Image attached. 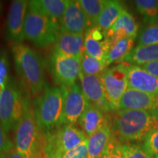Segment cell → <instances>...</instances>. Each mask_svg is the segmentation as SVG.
I'll return each mask as SVG.
<instances>
[{
    "label": "cell",
    "instance_id": "28",
    "mask_svg": "<svg viewBox=\"0 0 158 158\" xmlns=\"http://www.w3.org/2000/svg\"><path fill=\"white\" fill-rule=\"evenodd\" d=\"M10 79L9 55L7 49L0 48V96Z\"/></svg>",
    "mask_w": 158,
    "mask_h": 158
},
{
    "label": "cell",
    "instance_id": "29",
    "mask_svg": "<svg viewBox=\"0 0 158 158\" xmlns=\"http://www.w3.org/2000/svg\"><path fill=\"white\" fill-rule=\"evenodd\" d=\"M138 45L158 44V23L151 24L143 29L138 37Z\"/></svg>",
    "mask_w": 158,
    "mask_h": 158
},
{
    "label": "cell",
    "instance_id": "32",
    "mask_svg": "<svg viewBox=\"0 0 158 158\" xmlns=\"http://www.w3.org/2000/svg\"><path fill=\"white\" fill-rule=\"evenodd\" d=\"M13 148V144L0 122V158H5Z\"/></svg>",
    "mask_w": 158,
    "mask_h": 158
},
{
    "label": "cell",
    "instance_id": "6",
    "mask_svg": "<svg viewBox=\"0 0 158 158\" xmlns=\"http://www.w3.org/2000/svg\"><path fill=\"white\" fill-rule=\"evenodd\" d=\"M26 96L13 78L0 96V122L6 133L15 130L22 117Z\"/></svg>",
    "mask_w": 158,
    "mask_h": 158
},
{
    "label": "cell",
    "instance_id": "11",
    "mask_svg": "<svg viewBox=\"0 0 158 158\" xmlns=\"http://www.w3.org/2000/svg\"><path fill=\"white\" fill-rule=\"evenodd\" d=\"M81 85L76 83L68 88L65 96L61 126L72 125L78 122L84 110L89 106Z\"/></svg>",
    "mask_w": 158,
    "mask_h": 158
},
{
    "label": "cell",
    "instance_id": "38",
    "mask_svg": "<svg viewBox=\"0 0 158 158\" xmlns=\"http://www.w3.org/2000/svg\"><path fill=\"white\" fill-rule=\"evenodd\" d=\"M31 158H37V156H33V157H31Z\"/></svg>",
    "mask_w": 158,
    "mask_h": 158
},
{
    "label": "cell",
    "instance_id": "31",
    "mask_svg": "<svg viewBox=\"0 0 158 158\" xmlns=\"http://www.w3.org/2000/svg\"><path fill=\"white\" fill-rule=\"evenodd\" d=\"M124 158H153L143 147L133 143L122 144Z\"/></svg>",
    "mask_w": 158,
    "mask_h": 158
},
{
    "label": "cell",
    "instance_id": "10",
    "mask_svg": "<svg viewBox=\"0 0 158 158\" xmlns=\"http://www.w3.org/2000/svg\"><path fill=\"white\" fill-rule=\"evenodd\" d=\"M29 2L26 0H14L10 7L7 23L5 39L8 43L21 44L24 40V22L28 11Z\"/></svg>",
    "mask_w": 158,
    "mask_h": 158
},
{
    "label": "cell",
    "instance_id": "39",
    "mask_svg": "<svg viewBox=\"0 0 158 158\" xmlns=\"http://www.w3.org/2000/svg\"><path fill=\"white\" fill-rule=\"evenodd\" d=\"M155 158H158V156H157V157H155Z\"/></svg>",
    "mask_w": 158,
    "mask_h": 158
},
{
    "label": "cell",
    "instance_id": "30",
    "mask_svg": "<svg viewBox=\"0 0 158 158\" xmlns=\"http://www.w3.org/2000/svg\"><path fill=\"white\" fill-rule=\"evenodd\" d=\"M143 149L152 157L158 156V127L151 130L143 139Z\"/></svg>",
    "mask_w": 158,
    "mask_h": 158
},
{
    "label": "cell",
    "instance_id": "33",
    "mask_svg": "<svg viewBox=\"0 0 158 158\" xmlns=\"http://www.w3.org/2000/svg\"><path fill=\"white\" fill-rule=\"evenodd\" d=\"M88 139L78 147L70 150L61 155L59 158H87L88 157Z\"/></svg>",
    "mask_w": 158,
    "mask_h": 158
},
{
    "label": "cell",
    "instance_id": "25",
    "mask_svg": "<svg viewBox=\"0 0 158 158\" xmlns=\"http://www.w3.org/2000/svg\"><path fill=\"white\" fill-rule=\"evenodd\" d=\"M78 4L86 15L90 27L98 25V19L106 5V0H77Z\"/></svg>",
    "mask_w": 158,
    "mask_h": 158
},
{
    "label": "cell",
    "instance_id": "3",
    "mask_svg": "<svg viewBox=\"0 0 158 158\" xmlns=\"http://www.w3.org/2000/svg\"><path fill=\"white\" fill-rule=\"evenodd\" d=\"M67 89L45 84L42 93L35 100V117L40 130L44 135L61 127Z\"/></svg>",
    "mask_w": 158,
    "mask_h": 158
},
{
    "label": "cell",
    "instance_id": "23",
    "mask_svg": "<svg viewBox=\"0 0 158 158\" xmlns=\"http://www.w3.org/2000/svg\"><path fill=\"white\" fill-rule=\"evenodd\" d=\"M123 10L121 2L116 0L107 1L100 13L97 26L105 31H108Z\"/></svg>",
    "mask_w": 158,
    "mask_h": 158
},
{
    "label": "cell",
    "instance_id": "36",
    "mask_svg": "<svg viewBox=\"0 0 158 158\" xmlns=\"http://www.w3.org/2000/svg\"><path fill=\"white\" fill-rule=\"evenodd\" d=\"M5 158H26L23 155L17 152L16 150H12Z\"/></svg>",
    "mask_w": 158,
    "mask_h": 158
},
{
    "label": "cell",
    "instance_id": "37",
    "mask_svg": "<svg viewBox=\"0 0 158 158\" xmlns=\"http://www.w3.org/2000/svg\"><path fill=\"white\" fill-rule=\"evenodd\" d=\"M2 11V1H0V15H1Z\"/></svg>",
    "mask_w": 158,
    "mask_h": 158
},
{
    "label": "cell",
    "instance_id": "19",
    "mask_svg": "<svg viewBox=\"0 0 158 158\" xmlns=\"http://www.w3.org/2000/svg\"><path fill=\"white\" fill-rule=\"evenodd\" d=\"M89 138L98 130L110 123V119L101 109L89 104L77 122Z\"/></svg>",
    "mask_w": 158,
    "mask_h": 158
},
{
    "label": "cell",
    "instance_id": "13",
    "mask_svg": "<svg viewBox=\"0 0 158 158\" xmlns=\"http://www.w3.org/2000/svg\"><path fill=\"white\" fill-rule=\"evenodd\" d=\"M59 31L84 35L89 22L77 1L69 0L64 15L59 22Z\"/></svg>",
    "mask_w": 158,
    "mask_h": 158
},
{
    "label": "cell",
    "instance_id": "20",
    "mask_svg": "<svg viewBox=\"0 0 158 158\" xmlns=\"http://www.w3.org/2000/svg\"><path fill=\"white\" fill-rule=\"evenodd\" d=\"M115 137L110 130V123L106 124L88 138V157L100 158L109 149Z\"/></svg>",
    "mask_w": 158,
    "mask_h": 158
},
{
    "label": "cell",
    "instance_id": "16",
    "mask_svg": "<svg viewBox=\"0 0 158 158\" xmlns=\"http://www.w3.org/2000/svg\"><path fill=\"white\" fill-rule=\"evenodd\" d=\"M127 81L128 88L158 96V78L141 66L128 64Z\"/></svg>",
    "mask_w": 158,
    "mask_h": 158
},
{
    "label": "cell",
    "instance_id": "22",
    "mask_svg": "<svg viewBox=\"0 0 158 158\" xmlns=\"http://www.w3.org/2000/svg\"><path fill=\"white\" fill-rule=\"evenodd\" d=\"M158 60V44L137 45L126 56L122 62L141 65Z\"/></svg>",
    "mask_w": 158,
    "mask_h": 158
},
{
    "label": "cell",
    "instance_id": "35",
    "mask_svg": "<svg viewBox=\"0 0 158 158\" xmlns=\"http://www.w3.org/2000/svg\"><path fill=\"white\" fill-rule=\"evenodd\" d=\"M141 67L145 70H147L148 73H149L150 74L152 75L153 76L158 78V60L141 65Z\"/></svg>",
    "mask_w": 158,
    "mask_h": 158
},
{
    "label": "cell",
    "instance_id": "40",
    "mask_svg": "<svg viewBox=\"0 0 158 158\" xmlns=\"http://www.w3.org/2000/svg\"><path fill=\"white\" fill-rule=\"evenodd\" d=\"M157 127H158V124H157Z\"/></svg>",
    "mask_w": 158,
    "mask_h": 158
},
{
    "label": "cell",
    "instance_id": "4",
    "mask_svg": "<svg viewBox=\"0 0 158 158\" xmlns=\"http://www.w3.org/2000/svg\"><path fill=\"white\" fill-rule=\"evenodd\" d=\"M59 33L58 22L28 9L24 22L25 39L37 48H45L54 44Z\"/></svg>",
    "mask_w": 158,
    "mask_h": 158
},
{
    "label": "cell",
    "instance_id": "12",
    "mask_svg": "<svg viewBox=\"0 0 158 158\" xmlns=\"http://www.w3.org/2000/svg\"><path fill=\"white\" fill-rule=\"evenodd\" d=\"M79 78L83 93L87 99L88 102L91 105L101 109L105 113L112 111L106 97L100 75L87 76L81 73Z\"/></svg>",
    "mask_w": 158,
    "mask_h": 158
},
{
    "label": "cell",
    "instance_id": "8",
    "mask_svg": "<svg viewBox=\"0 0 158 158\" xmlns=\"http://www.w3.org/2000/svg\"><path fill=\"white\" fill-rule=\"evenodd\" d=\"M81 59L52 51L49 56L48 68L55 84L67 89L76 84L81 73Z\"/></svg>",
    "mask_w": 158,
    "mask_h": 158
},
{
    "label": "cell",
    "instance_id": "17",
    "mask_svg": "<svg viewBox=\"0 0 158 158\" xmlns=\"http://www.w3.org/2000/svg\"><path fill=\"white\" fill-rule=\"evenodd\" d=\"M138 31V23L137 21L131 13L124 10L111 28L107 31V37L110 46L122 38H135Z\"/></svg>",
    "mask_w": 158,
    "mask_h": 158
},
{
    "label": "cell",
    "instance_id": "14",
    "mask_svg": "<svg viewBox=\"0 0 158 158\" xmlns=\"http://www.w3.org/2000/svg\"><path fill=\"white\" fill-rule=\"evenodd\" d=\"M118 110H142L158 114V96L127 88L120 100Z\"/></svg>",
    "mask_w": 158,
    "mask_h": 158
},
{
    "label": "cell",
    "instance_id": "24",
    "mask_svg": "<svg viewBox=\"0 0 158 158\" xmlns=\"http://www.w3.org/2000/svg\"><path fill=\"white\" fill-rule=\"evenodd\" d=\"M134 40L133 37H125L116 41L110 47L104 62L106 66L113 63L122 62L123 59L133 48Z\"/></svg>",
    "mask_w": 158,
    "mask_h": 158
},
{
    "label": "cell",
    "instance_id": "34",
    "mask_svg": "<svg viewBox=\"0 0 158 158\" xmlns=\"http://www.w3.org/2000/svg\"><path fill=\"white\" fill-rule=\"evenodd\" d=\"M100 158H124L123 152H122V144L115 138L109 149Z\"/></svg>",
    "mask_w": 158,
    "mask_h": 158
},
{
    "label": "cell",
    "instance_id": "21",
    "mask_svg": "<svg viewBox=\"0 0 158 158\" xmlns=\"http://www.w3.org/2000/svg\"><path fill=\"white\" fill-rule=\"evenodd\" d=\"M69 0H31L28 9L59 22L64 15Z\"/></svg>",
    "mask_w": 158,
    "mask_h": 158
},
{
    "label": "cell",
    "instance_id": "18",
    "mask_svg": "<svg viewBox=\"0 0 158 158\" xmlns=\"http://www.w3.org/2000/svg\"><path fill=\"white\" fill-rule=\"evenodd\" d=\"M52 51L64 56L81 58L84 53V35L59 31Z\"/></svg>",
    "mask_w": 158,
    "mask_h": 158
},
{
    "label": "cell",
    "instance_id": "7",
    "mask_svg": "<svg viewBox=\"0 0 158 158\" xmlns=\"http://www.w3.org/2000/svg\"><path fill=\"white\" fill-rule=\"evenodd\" d=\"M45 135L44 153L46 158H59L88 139L87 135L74 124L61 126Z\"/></svg>",
    "mask_w": 158,
    "mask_h": 158
},
{
    "label": "cell",
    "instance_id": "15",
    "mask_svg": "<svg viewBox=\"0 0 158 158\" xmlns=\"http://www.w3.org/2000/svg\"><path fill=\"white\" fill-rule=\"evenodd\" d=\"M110 47L107 31L98 26L89 27L84 34V53L104 61Z\"/></svg>",
    "mask_w": 158,
    "mask_h": 158
},
{
    "label": "cell",
    "instance_id": "27",
    "mask_svg": "<svg viewBox=\"0 0 158 158\" xmlns=\"http://www.w3.org/2000/svg\"><path fill=\"white\" fill-rule=\"evenodd\" d=\"M107 68L104 61L84 53L81 59V73L87 76H99Z\"/></svg>",
    "mask_w": 158,
    "mask_h": 158
},
{
    "label": "cell",
    "instance_id": "5",
    "mask_svg": "<svg viewBox=\"0 0 158 158\" xmlns=\"http://www.w3.org/2000/svg\"><path fill=\"white\" fill-rule=\"evenodd\" d=\"M39 130L34 110L29 98L26 97L23 116L15 129V150L26 158L37 156L39 145Z\"/></svg>",
    "mask_w": 158,
    "mask_h": 158
},
{
    "label": "cell",
    "instance_id": "1",
    "mask_svg": "<svg viewBox=\"0 0 158 158\" xmlns=\"http://www.w3.org/2000/svg\"><path fill=\"white\" fill-rule=\"evenodd\" d=\"M157 124L158 114L142 110H118L110 119L114 136L124 144L143 140Z\"/></svg>",
    "mask_w": 158,
    "mask_h": 158
},
{
    "label": "cell",
    "instance_id": "26",
    "mask_svg": "<svg viewBox=\"0 0 158 158\" xmlns=\"http://www.w3.org/2000/svg\"><path fill=\"white\" fill-rule=\"evenodd\" d=\"M136 9L143 16V21L154 24L158 20V1L157 0H136Z\"/></svg>",
    "mask_w": 158,
    "mask_h": 158
},
{
    "label": "cell",
    "instance_id": "2",
    "mask_svg": "<svg viewBox=\"0 0 158 158\" xmlns=\"http://www.w3.org/2000/svg\"><path fill=\"white\" fill-rule=\"evenodd\" d=\"M17 73L29 92L36 95L45 86V64L42 56L31 47L23 44L12 46Z\"/></svg>",
    "mask_w": 158,
    "mask_h": 158
},
{
    "label": "cell",
    "instance_id": "9",
    "mask_svg": "<svg viewBox=\"0 0 158 158\" xmlns=\"http://www.w3.org/2000/svg\"><path fill=\"white\" fill-rule=\"evenodd\" d=\"M127 66L124 63L114 65L106 68L100 75L112 110H118L122 96L128 88Z\"/></svg>",
    "mask_w": 158,
    "mask_h": 158
}]
</instances>
